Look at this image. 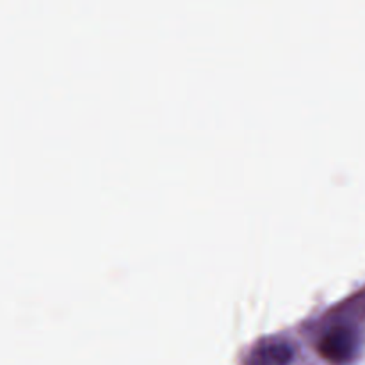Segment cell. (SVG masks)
Here are the masks:
<instances>
[{"instance_id": "1", "label": "cell", "mask_w": 365, "mask_h": 365, "mask_svg": "<svg viewBox=\"0 0 365 365\" xmlns=\"http://www.w3.org/2000/svg\"><path fill=\"white\" fill-rule=\"evenodd\" d=\"M356 351H359V335L349 327L334 328L319 342V353L323 359L335 365L351 362Z\"/></svg>"}, {"instance_id": "2", "label": "cell", "mask_w": 365, "mask_h": 365, "mask_svg": "<svg viewBox=\"0 0 365 365\" xmlns=\"http://www.w3.org/2000/svg\"><path fill=\"white\" fill-rule=\"evenodd\" d=\"M294 349L285 341H267L257 346L246 359V365H289Z\"/></svg>"}]
</instances>
